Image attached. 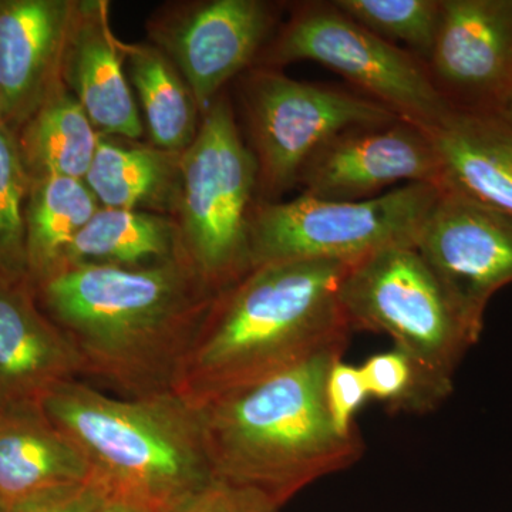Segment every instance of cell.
I'll list each match as a JSON object with an SVG mask.
<instances>
[{
    "instance_id": "obj_13",
    "label": "cell",
    "mask_w": 512,
    "mask_h": 512,
    "mask_svg": "<svg viewBox=\"0 0 512 512\" xmlns=\"http://www.w3.org/2000/svg\"><path fill=\"white\" fill-rule=\"evenodd\" d=\"M397 184L441 185L429 133L403 120L343 131L306 163L298 181L302 194L329 201L370 200Z\"/></svg>"
},
{
    "instance_id": "obj_22",
    "label": "cell",
    "mask_w": 512,
    "mask_h": 512,
    "mask_svg": "<svg viewBox=\"0 0 512 512\" xmlns=\"http://www.w3.org/2000/svg\"><path fill=\"white\" fill-rule=\"evenodd\" d=\"M180 252L174 220L153 212L100 207L74 239L62 269L80 265L144 268Z\"/></svg>"
},
{
    "instance_id": "obj_29",
    "label": "cell",
    "mask_w": 512,
    "mask_h": 512,
    "mask_svg": "<svg viewBox=\"0 0 512 512\" xmlns=\"http://www.w3.org/2000/svg\"><path fill=\"white\" fill-rule=\"evenodd\" d=\"M104 500L106 495L89 481L40 495L12 512H96Z\"/></svg>"
},
{
    "instance_id": "obj_6",
    "label": "cell",
    "mask_w": 512,
    "mask_h": 512,
    "mask_svg": "<svg viewBox=\"0 0 512 512\" xmlns=\"http://www.w3.org/2000/svg\"><path fill=\"white\" fill-rule=\"evenodd\" d=\"M258 201V165L222 92L180 156L174 220L181 252L215 295L252 269L249 229Z\"/></svg>"
},
{
    "instance_id": "obj_10",
    "label": "cell",
    "mask_w": 512,
    "mask_h": 512,
    "mask_svg": "<svg viewBox=\"0 0 512 512\" xmlns=\"http://www.w3.org/2000/svg\"><path fill=\"white\" fill-rule=\"evenodd\" d=\"M279 9L264 0L170 3L148 20V36L177 67L204 113L232 79L255 66Z\"/></svg>"
},
{
    "instance_id": "obj_1",
    "label": "cell",
    "mask_w": 512,
    "mask_h": 512,
    "mask_svg": "<svg viewBox=\"0 0 512 512\" xmlns=\"http://www.w3.org/2000/svg\"><path fill=\"white\" fill-rule=\"evenodd\" d=\"M33 286L37 302L79 355L83 375L127 397L173 392L217 296L183 252L144 268L69 266Z\"/></svg>"
},
{
    "instance_id": "obj_24",
    "label": "cell",
    "mask_w": 512,
    "mask_h": 512,
    "mask_svg": "<svg viewBox=\"0 0 512 512\" xmlns=\"http://www.w3.org/2000/svg\"><path fill=\"white\" fill-rule=\"evenodd\" d=\"M360 26L427 64L439 30L441 0H333Z\"/></svg>"
},
{
    "instance_id": "obj_21",
    "label": "cell",
    "mask_w": 512,
    "mask_h": 512,
    "mask_svg": "<svg viewBox=\"0 0 512 512\" xmlns=\"http://www.w3.org/2000/svg\"><path fill=\"white\" fill-rule=\"evenodd\" d=\"M84 180L50 177L30 183L26 202V261L33 285L62 271L67 252L99 210Z\"/></svg>"
},
{
    "instance_id": "obj_9",
    "label": "cell",
    "mask_w": 512,
    "mask_h": 512,
    "mask_svg": "<svg viewBox=\"0 0 512 512\" xmlns=\"http://www.w3.org/2000/svg\"><path fill=\"white\" fill-rule=\"evenodd\" d=\"M239 100L261 201H278L298 185L306 163L343 131L400 120L360 93L299 82L261 66L239 76Z\"/></svg>"
},
{
    "instance_id": "obj_31",
    "label": "cell",
    "mask_w": 512,
    "mask_h": 512,
    "mask_svg": "<svg viewBox=\"0 0 512 512\" xmlns=\"http://www.w3.org/2000/svg\"><path fill=\"white\" fill-rule=\"evenodd\" d=\"M504 111H505V113H507V114H508V116H510V117H511V119H512V97H511L510 103H508V106H507V107H505V110H504Z\"/></svg>"
},
{
    "instance_id": "obj_15",
    "label": "cell",
    "mask_w": 512,
    "mask_h": 512,
    "mask_svg": "<svg viewBox=\"0 0 512 512\" xmlns=\"http://www.w3.org/2000/svg\"><path fill=\"white\" fill-rule=\"evenodd\" d=\"M76 0H0V121L20 127L64 86Z\"/></svg>"
},
{
    "instance_id": "obj_7",
    "label": "cell",
    "mask_w": 512,
    "mask_h": 512,
    "mask_svg": "<svg viewBox=\"0 0 512 512\" xmlns=\"http://www.w3.org/2000/svg\"><path fill=\"white\" fill-rule=\"evenodd\" d=\"M439 194L437 185L406 184L362 201L305 194L259 200L249 229L252 268L291 261L356 264L383 249L414 248Z\"/></svg>"
},
{
    "instance_id": "obj_32",
    "label": "cell",
    "mask_w": 512,
    "mask_h": 512,
    "mask_svg": "<svg viewBox=\"0 0 512 512\" xmlns=\"http://www.w3.org/2000/svg\"><path fill=\"white\" fill-rule=\"evenodd\" d=\"M0 512H12L9 508H6L5 505L0 504Z\"/></svg>"
},
{
    "instance_id": "obj_20",
    "label": "cell",
    "mask_w": 512,
    "mask_h": 512,
    "mask_svg": "<svg viewBox=\"0 0 512 512\" xmlns=\"http://www.w3.org/2000/svg\"><path fill=\"white\" fill-rule=\"evenodd\" d=\"M100 133L66 86L57 90L16 133L30 181L50 177L84 180Z\"/></svg>"
},
{
    "instance_id": "obj_27",
    "label": "cell",
    "mask_w": 512,
    "mask_h": 512,
    "mask_svg": "<svg viewBox=\"0 0 512 512\" xmlns=\"http://www.w3.org/2000/svg\"><path fill=\"white\" fill-rule=\"evenodd\" d=\"M325 397L336 430L346 436L357 433L356 414L369 399L360 367L348 365L342 357L336 360L326 379Z\"/></svg>"
},
{
    "instance_id": "obj_12",
    "label": "cell",
    "mask_w": 512,
    "mask_h": 512,
    "mask_svg": "<svg viewBox=\"0 0 512 512\" xmlns=\"http://www.w3.org/2000/svg\"><path fill=\"white\" fill-rule=\"evenodd\" d=\"M427 69L451 109L505 110L512 97V0H441Z\"/></svg>"
},
{
    "instance_id": "obj_3",
    "label": "cell",
    "mask_w": 512,
    "mask_h": 512,
    "mask_svg": "<svg viewBox=\"0 0 512 512\" xmlns=\"http://www.w3.org/2000/svg\"><path fill=\"white\" fill-rule=\"evenodd\" d=\"M345 349L323 350L245 389L195 407L215 480L284 507L303 488L345 470L365 453L357 433L340 434L325 387Z\"/></svg>"
},
{
    "instance_id": "obj_8",
    "label": "cell",
    "mask_w": 512,
    "mask_h": 512,
    "mask_svg": "<svg viewBox=\"0 0 512 512\" xmlns=\"http://www.w3.org/2000/svg\"><path fill=\"white\" fill-rule=\"evenodd\" d=\"M302 60L328 67L362 96L426 133L436 130L453 110L434 86L423 60L369 32L332 2L292 6L291 16L255 66L279 70Z\"/></svg>"
},
{
    "instance_id": "obj_19",
    "label": "cell",
    "mask_w": 512,
    "mask_h": 512,
    "mask_svg": "<svg viewBox=\"0 0 512 512\" xmlns=\"http://www.w3.org/2000/svg\"><path fill=\"white\" fill-rule=\"evenodd\" d=\"M181 156V154H180ZM180 156L156 147L124 144L100 134L93 163L87 173L100 207L140 210L177 202Z\"/></svg>"
},
{
    "instance_id": "obj_14",
    "label": "cell",
    "mask_w": 512,
    "mask_h": 512,
    "mask_svg": "<svg viewBox=\"0 0 512 512\" xmlns=\"http://www.w3.org/2000/svg\"><path fill=\"white\" fill-rule=\"evenodd\" d=\"M79 375V355L30 279H0V416L42 410L53 390Z\"/></svg>"
},
{
    "instance_id": "obj_28",
    "label": "cell",
    "mask_w": 512,
    "mask_h": 512,
    "mask_svg": "<svg viewBox=\"0 0 512 512\" xmlns=\"http://www.w3.org/2000/svg\"><path fill=\"white\" fill-rule=\"evenodd\" d=\"M265 495L214 480L165 512H278Z\"/></svg>"
},
{
    "instance_id": "obj_23",
    "label": "cell",
    "mask_w": 512,
    "mask_h": 512,
    "mask_svg": "<svg viewBox=\"0 0 512 512\" xmlns=\"http://www.w3.org/2000/svg\"><path fill=\"white\" fill-rule=\"evenodd\" d=\"M128 79L146 117L151 146L183 154L197 137L202 111L177 67L154 45L123 43Z\"/></svg>"
},
{
    "instance_id": "obj_11",
    "label": "cell",
    "mask_w": 512,
    "mask_h": 512,
    "mask_svg": "<svg viewBox=\"0 0 512 512\" xmlns=\"http://www.w3.org/2000/svg\"><path fill=\"white\" fill-rule=\"evenodd\" d=\"M416 251L471 318L484 322L488 302L512 284V217L440 188Z\"/></svg>"
},
{
    "instance_id": "obj_4",
    "label": "cell",
    "mask_w": 512,
    "mask_h": 512,
    "mask_svg": "<svg viewBox=\"0 0 512 512\" xmlns=\"http://www.w3.org/2000/svg\"><path fill=\"white\" fill-rule=\"evenodd\" d=\"M42 410L83 451L107 500L165 512L215 480L200 414L177 393L119 399L76 379Z\"/></svg>"
},
{
    "instance_id": "obj_16",
    "label": "cell",
    "mask_w": 512,
    "mask_h": 512,
    "mask_svg": "<svg viewBox=\"0 0 512 512\" xmlns=\"http://www.w3.org/2000/svg\"><path fill=\"white\" fill-rule=\"evenodd\" d=\"M109 2L76 0L62 79L104 136L138 140L143 119L124 73L123 42L110 25Z\"/></svg>"
},
{
    "instance_id": "obj_2",
    "label": "cell",
    "mask_w": 512,
    "mask_h": 512,
    "mask_svg": "<svg viewBox=\"0 0 512 512\" xmlns=\"http://www.w3.org/2000/svg\"><path fill=\"white\" fill-rule=\"evenodd\" d=\"M350 265L291 261L252 268L211 302L173 392L200 407L323 350L345 349L352 328L340 285Z\"/></svg>"
},
{
    "instance_id": "obj_5",
    "label": "cell",
    "mask_w": 512,
    "mask_h": 512,
    "mask_svg": "<svg viewBox=\"0 0 512 512\" xmlns=\"http://www.w3.org/2000/svg\"><path fill=\"white\" fill-rule=\"evenodd\" d=\"M340 302L352 330L384 333L412 362L417 413L451 393L458 365L483 332L484 322L458 305L413 247L383 249L350 265Z\"/></svg>"
},
{
    "instance_id": "obj_30",
    "label": "cell",
    "mask_w": 512,
    "mask_h": 512,
    "mask_svg": "<svg viewBox=\"0 0 512 512\" xmlns=\"http://www.w3.org/2000/svg\"><path fill=\"white\" fill-rule=\"evenodd\" d=\"M96 512H150L144 508L137 507V505L123 503L117 500H104L103 504L97 508Z\"/></svg>"
},
{
    "instance_id": "obj_33",
    "label": "cell",
    "mask_w": 512,
    "mask_h": 512,
    "mask_svg": "<svg viewBox=\"0 0 512 512\" xmlns=\"http://www.w3.org/2000/svg\"><path fill=\"white\" fill-rule=\"evenodd\" d=\"M0 123H2V121H0Z\"/></svg>"
},
{
    "instance_id": "obj_26",
    "label": "cell",
    "mask_w": 512,
    "mask_h": 512,
    "mask_svg": "<svg viewBox=\"0 0 512 512\" xmlns=\"http://www.w3.org/2000/svg\"><path fill=\"white\" fill-rule=\"evenodd\" d=\"M369 397L394 410L417 413V379L412 362L400 350L377 353L360 366Z\"/></svg>"
},
{
    "instance_id": "obj_25",
    "label": "cell",
    "mask_w": 512,
    "mask_h": 512,
    "mask_svg": "<svg viewBox=\"0 0 512 512\" xmlns=\"http://www.w3.org/2000/svg\"><path fill=\"white\" fill-rule=\"evenodd\" d=\"M30 181L15 131L0 123V279L29 278L25 211Z\"/></svg>"
},
{
    "instance_id": "obj_18",
    "label": "cell",
    "mask_w": 512,
    "mask_h": 512,
    "mask_svg": "<svg viewBox=\"0 0 512 512\" xmlns=\"http://www.w3.org/2000/svg\"><path fill=\"white\" fill-rule=\"evenodd\" d=\"M89 481L83 451L43 410L0 416V504L12 511Z\"/></svg>"
},
{
    "instance_id": "obj_17",
    "label": "cell",
    "mask_w": 512,
    "mask_h": 512,
    "mask_svg": "<svg viewBox=\"0 0 512 512\" xmlns=\"http://www.w3.org/2000/svg\"><path fill=\"white\" fill-rule=\"evenodd\" d=\"M429 136L440 158V188L512 217V119L504 110H451Z\"/></svg>"
}]
</instances>
